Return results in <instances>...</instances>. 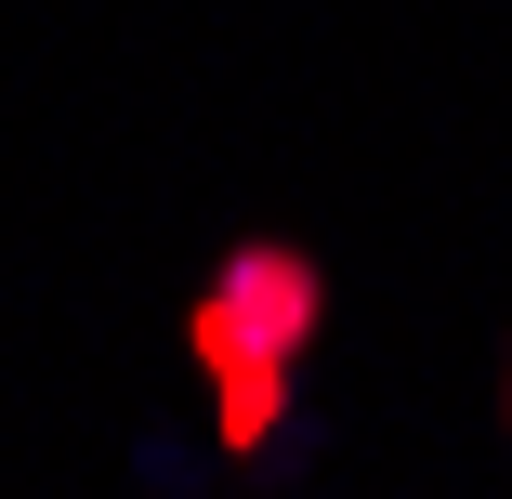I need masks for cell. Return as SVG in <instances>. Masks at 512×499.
Segmentation results:
<instances>
[{
    "mask_svg": "<svg viewBox=\"0 0 512 499\" xmlns=\"http://www.w3.org/2000/svg\"><path fill=\"white\" fill-rule=\"evenodd\" d=\"M302 263L289 250H250L211 303H197V355H211V381H224V421L250 434L263 421V394H276V368H289V329H302Z\"/></svg>",
    "mask_w": 512,
    "mask_h": 499,
    "instance_id": "1",
    "label": "cell"
}]
</instances>
